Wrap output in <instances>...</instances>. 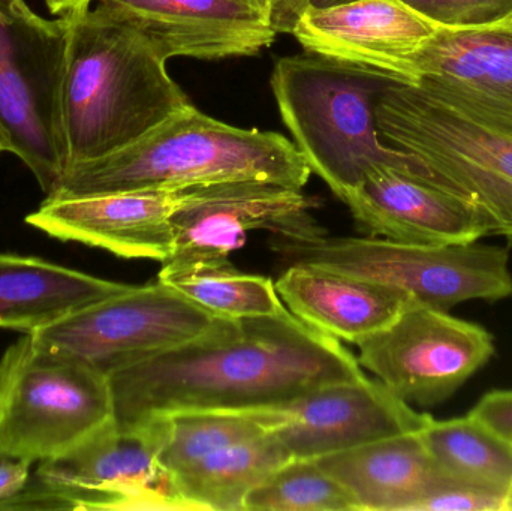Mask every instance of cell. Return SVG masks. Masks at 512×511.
<instances>
[{
	"label": "cell",
	"mask_w": 512,
	"mask_h": 511,
	"mask_svg": "<svg viewBox=\"0 0 512 511\" xmlns=\"http://www.w3.org/2000/svg\"><path fill=\"white\" fill-rule=\"evenodd\" d=\"M352 0H274L270 21L277 33H291L306 9H324Z\"/></svg>",
	"instance_id": "f546056e"
},
{
	"label": "cell",
	"mask_w": 512,
	"mask_h": 511,
	"mask_svg": "<svg viewBox=\"0 0 512 511\" xmlns=\"http://www.w3.org/2000/svg\"><path fill=\"white\" fill-rule=\"evenodd\" d=\"M414 86L512 138V29H438L415 56Z\"/></svg>",
	"instance_id": "e0dca14e"
},
{
	"label": "cell",
	"mask_w": 512,
	"mask_h": 511,
	"mask_svg": "<svg viewBox=\"0 0 512 511\" xmlns=\"http://www.w3.org/2000/svg\"><path fill=\"white\" fill-rule=\"evenodd\" d=\"M107 377L114 422L132 426L180 413L267 410L366 374L340 341L286 308L270 317H219L204 335Z\"/></svg>",
	"instance_id": "6da1fadb"
},
{
	"label": "cell",
	"mask_w": 512,
	"mask_h": 511,
	"mask_svg": "<svg viewBox=\"0 0 512 511\" xmlns=\"http://www.w3.org/2000/svg\"><path fill=\"white\" fill-rule=\"evenodd\" d=\"M387 146L417 159L438 185L477 204L512 243V138L445 107L414 84L391 81L376 102Z\"/></svg>",
	"instance_id": "52a82bcc"
},
{
	"label": "cell",
	"mask_w": 512,
	"mask_h": 511,
	"mask_svg": "<svg viewBox=\"0 0 512 511\" xmlns=\"http://www.w3.org/2000/svg\"><path fill=\"white\" fill-rule=\"evenodd\" d=\"M505 511H512V486L508 491L507 498H505Z\"/></svg>",
	"instance_id": "836d02e7"
},
{
	"label": "cell",
	"mask_w": 512,
	"mask_h": 511,
	"mask_svg": "<svg viewBox=\"0 0 512 511\" xmlns=\"http://www.w3.org/2000/svg\"><path fill=\"white\" fill-rule=\"evenodd\" d=\"M436 30L403 0H352L306 9L291 33L307 53L415 84V56Z\"/></svg>",
	"instance_id": "2e32d148"
},
{
	"label": "cell",
	"mask_w": 512,
	"mask_h": 511,
	"mask_svg": "<svg viewBox=\"0 0 512 511\" xmlns=\"http://www.w3.org/2000/svg\"><path fill=\"white\" fill-rule=\"evenodd\" d=\"M33 465L24 459L0 455V509L26 488Z\"/></svg>",
	"instance_id": "4dcf8cb0"
},
{
	"label": "cell",
	"mask_w": 512,
	"mask_h": 511,
	"mask_svg": "<svg viewBox=\"0 0 512 511\" xmlns=\"http://www.w3.org/2000/svg\"><path fill=\"white\" fill-rule=\"evenodd\" d=\"M319 204V198L303 189L274 183L198 186L195 197L173 216L174 251L162 263L158 278L200 264L230 261L251 231L300 239L327 234L312 216Z\"/></svg>",
	"instance_id": "7c38bea8"
},
{
	"label": "cell",
	"mask_w": 512,
	"mask_h": 511,
	"mask_svg": "<svg viewBox=\"0 0 512 511\" xmlns=\"http://www.w3.org/2000/svg\"><path fill=\"white\" fill-rule=\"evenodd\" d=\"M391 83L357 66L303 53L282 57L270 86L295 147L339 200L376 165H391L436 183L423 164L387 146L376 126V102Z\"/></svg>",
	"instance_id": "277c9868"
},
{
	"label": "cell",
	"mask_w": 512,
	"mask_h": 511,
	"mask_svg": "<svg viewBox=\"0 0 512 511\" xmlns=\"http://www.w3.org/2000/svg\"><path fill=\"white\" fill-rule=\"evenodd\" d=\"M167 417L110 422L65 455L38 462L26 488L0 510H180L161 465Z\"/></svg>",
	"instance_id": "ba28073f"
},
{
	"label": "cell",
	"mask_w": 512,
	"mask_h": 511,
	"mask_svg": "<svg viewBox=\"0 0 512 511\" xmlns=\"http://www.w3.org/2000/svg\"><path fill=\"white\" fill-rule=\"evenodd\" d=\"M66 15L36 14L26 0H0V125L17 156L50 194L66 171L60 101Z\"/></svg>",
	"instance_id": "9c48e42d"
},
{
	"label": "cell",
	"mask_w": 512,
	"mask_h": 511,
	"mask_svg": "<svg viewBox=\"0 0 512 511\" xmlns=\"http://www.w3.org/2000/svg\"><path fill=\"white\" fill-rule=\"evenodd\" d=\"M270 248L288 264L304 263L391 285L417 305L450 311L460 303L512 297L510 249L481 245H414L384 237L310 239L271 234Z\"/></svg>",
	"instance_id": "5b68a950"
},
{
	"label": "cell",
	"mask_w": 512,
	"mask_h": 511,
	"mask_svg": "<svg viewBox=\"0 0 512 511\" xmlns=\"http://www.w3.org/2000/svg\"><path fill=\"white\" fill-rule=\"evenodd\" d=\"M252 3H255V5H258L259 8L264 9V5H262V0H251ZM265 11V9H264Z\"/></svg>",
	"instance_id": "e575fe53"
},
{
	"label": "cell",
	"mask_w": 512,
	"mask_h": 511,
	"mask_svg": "<svg viewBox=\"0 0 512 511\" xmlns=\"http://www.w3.org/2000/svg\"><path fill=\"white\" fill-rule=\"evenodd\" d=\"M505 495L447 483L418 501L414 511H505Z\"/></svg>",
	"instance_id": "83f0119b"
},
{
	"label": "cell",
	"mask_w": 512,
	"mask_h": 511,
	"mask_svg": "<svg viewBox=\"0 0 512 511\" xmlns=\"http://www.w3.org/2000/svg\"><path fill=\"white\" fill-rule=\"evenodd\" d=\"M504 26L511 27V29H512V20H511V21H508V23H507V24H504Z\"/></svg>",
	"instance_id": "d590c367"
},
{
	"label": "cell",
	"mask_w": 512,
	"mask_h": 511,
	"mask_svg": "<svg viewBox=\"0 0 512 511\" xmlns=\"http://www.w3.org/2000/svg\"><path fill=\"white\" fill-rule=\"evenodd\" d=\"M158 281L218 317H270L286 309L271 279L240 272L231 261L189 267Z\"/></svg>",
	"instance_id": "cb8c5ba5"
},
{
	"label": "cell",
	"mask_w": 512,
	"mask_h": 511,
	"mask_svg": "<svg viewBox=\"0 0 512 511\" xmlns=\"http://www.w3.org/2000/svg\"><path fill=\"white\" fill-rule=\"evenodd\" d=\"M421 438L433 462L450 482L507 497L512 486V444L466 414L433 419Z\"/></svg>",
	"instance_id": "603a6c76"
},
{
	"label": "cell",
	"mask_w": 512,
	"mask_h": 511,
	"mask_svg": "<svg viewBox=\"0 0 512 511\" xmlns=\"http://www.w3.org/2000/svg\"><path fill=\"white\" fill-rule=\"evenodd\" d=\"M274 285L291 314L318 332L351 344L381 332L417 305L399 288L313 264H289Z\"/></svg>",
	"instance_id": "d6986e66"
},
{
	"label": "cell",
	"mask_w": 512,
	"mask_h": 511,
	"mask_svg": "<svg viewBox=\"0 0 512 511\" xmlns=\"http://www.w3.org/2000/svg\"><path fill=\"white\" fill-rule=\"evenodd\" d=\"M358 230L414 245H469L493 234L489 216L468 198L418 174L376 165L342 198Z\"/></svg>",
	"instance_id": "5bb4252c"
},
{
	"label": "cell",
	"mask_w": 512,
	"mask_h": 511,
	"mask_svg": "<svg viewBox=\"0 0 512 511\" xmlns=\"http://www.w3.org/2000/svg\"><path fill=\"white\" fill-rule=\"evenodd\" d=\"M358 511L354 498L315 459H291L265 477L243 511Z\"/></svg>",
	"instance_id": "484cf974"
},
{
	"label": "cell",
	"mask_w": 512,
	"mask_h": 511,
	"mask_svg": "<svg viewBox=\"0 0 512 511\" xmlns=\"http://www.w3.org/2000/svg\"><path fill=\"white\" fill-rule=\"evenodd\" d=\"M0 153H9V141L5 131H3L2 125H0Z\"/></svg>",
	"instance_id": "d6a6232c"
},
{
	"label": "cell",
	"mask_w": 512,
	"mask_h": 511,
	"mask_svg": "<svg viewBox=\"0 0 512 511\" xmlns=\"http://www.w3.org/2000/svg\"><path fill=\"white\" fill-rule=\"evenodd\" d=\"M309 165L277 132L243 129L186 105L134 143L66 168L47 198L264 182L304 189Z\"/></svg>",
	"instance_id": "3957f363"
},
{
	"label": "cell",
	"mask_w": 512,
	"mask_h": 511,
	"mask_svg": "<svg viewBox=\"0 0 512 511\" xmlns=\"http://www.w3.org/2000/svg\"><path fill=\"white\" fill-rule=\"evenodd\" d=\"M357 504L358 511H414L418 501L450 480L417 434L397 435L315 459Z\"/></svg>",
	"instance_id": "ffe728a7"
},
{
	"label": "cell",
	"mask_w": 512,
	"mask_h": 511,
	"mask_svg": "<svg viewBox=\"0 0 512 511\" xmlns=\"http://www.w3.org/2000/svg\"><path fill=\"white\" fill-rule=\"evenodd\" d=\"M218 315L162 281L129 287L35 333L36 344L89 363L108 375L212 329Z\"/></svg>",
	"instance_id": "30bf717a"
},
{
	"label": "cell",
	"mask_w": 512,
	"mask_h": 511,
	"mask_svg": "<svg viewBox=\"0 0 512 511\" xmlns=\"http://www.w3.org/2000/svg\"><path fill=\"white\" fill-rule=\"evenodd\" d=\"M198 186L47 198L26 222L63 242H78L123 258L165 263L174 251L173 216Z\"/></svg>",
	"instance_id": "9a60e30c"
},
{
	"label": "cell",
	"mask_w": 512,
	"mask_h": 511,
	"mask_svg": "<svg viewBox=\"0 0 512 511\" xmlns=\"http://www.w3.org/2000/svg\"><path fill=\"white\" fill-rule=\"evenodd\" d=\"M168 434L161 465L168 476L209 453L265 434L254 411H200L168 416Z\"/></svg>",
	"instance_id": "d4e9b609"
},
{
	"label": "cell",
	"mask_w": 512,
	"mask_h": 511,
	"mask_svg": "<svg viewBox=\"0 0 512 511\" xmlns=\"http://www.w3.org/2000/svg\"><path fill=\"white\" fill-rule=\"evenodd\" d=\"M436 29L475 30L512 20V0H403Z\"/></svg>",
	"instance_id": "4316f807"
},
{
	"label": "cell",
	"mask_w": 512,
	"mask_h": 511,
	"mask_svg": "<svg viewBox=\"0 0 512 511\" xmlns=\"http://www.w3.org/2000/svg\"><path fill=\"white\" fill-rule=\"evenodd\" d=\"M141 33L167 60L248 57L270 47L277 32L251 0H95Z\"/></svg>",
	"instance_id": "ac0fdd59"
},
{
	"label": "cell",
	"mask_w": 512,
	"mask_h": 511,
	"mask_svg": "<svg viewBox=\"0 0 512 511\" xmlns=\"http://www.w3.org/2000/svg\"><path fill=\"white\" fill-rule=\"evenodd\" d=\"M288 461L291 456L267 431L176 471L171 486L188 511H243L256 486Z\"/></svg>",
	"instance_id": "7402d4cb"
},
{
	"label": "cell",
	"mask_w": 512,
	"mask_h": 511,
	"mask_svg": "<svg viewBox=\"0 0 512 511\" xmlns=\"http://www.w3.org/2000/svg\"><path fill=\"white\" fill-rule=\"evenodd\" d=\"M469 414L512 444V389L486 393Z\"/></svg>",
	"instance_id": "f1b7e54d"
},
{
	"label": "cell",
	"mask_w": 512,
	"mask_h": 511,
	"mask_svg": "<svg viewBox=\"0 0 512 511\" xmlns=\"http://www.w3.org/2000/svg\"><path fill=\"white\" fill-rule=\"evenodd\" d=\"M114 420L108 377L29 333L0 360V455L38 464Z\"/></svg>",
	"instance_id": "8992f818"
},
{
	"label": "cell",
	"mask_w": 512,
	"mask_h": 511,
	"mask_svg": "<svg viewBox=\"0 0 512 511\" xmlns=\"http://www.w3.org/2000/svg\"><path fill=\"white\" fill-rule=\"evenodd\" d=\"M358 363L409 405L453 398L495 356V338L448 311L412 305L357 344Z\"/></svg>",
	"instance_id": "8fae6325"
},
{
	"label": "cell",
	"mask_w": 512,
	"mask_h": 511,
	"mask_svg": "<svg viewBox=\"0 0 512 511\" xmlns=\"http://www.w3.org/2000/svg\"><path fill=\"white\" fill-rule=\"evenodd\" d=\"M129 287L42 258L0 254V327L35 333Z\"/></svg>",
	"instance_id": "44dd1931"
},
{
	"label": "cell",
	"mask_w": 512,
	"mask_h": 511,
	"mask_svg": "<svg viewBox=\"0 0 512 511\" xmlns=\"http://www.w3.org/2000/svg\"><path fill=\"white\" fill-rule=\"evenodd\" d=\"M291 459H318L397 435L417 434L432 422L381 381H340L288 404L254 411Z\"/></svg>",
	"instance_id": "4fadbf2b"
},
{
	"label": "cell",
	"mask_w": 512,
	"mask_h": 511,
	"mask_svg": "<svg viewBox=\"0 0 512 511\" xmlns=\"http://www.w3.org/2000/svg\"><path fill=\"white\" fill-rule=\"evenodd\" d=\"M62 119L66 168L116 152L191 104L134 27L92 5L69 12Z\"/></svg>",
	"instance_id": "7a4b0ae2"
},
{
	"label": "cell",
	"mask_w": 512,
	"mask_h": 511,
	"mask_svg": "<svg viewBox=\"0 0 512 511\" xmlns=\"http://www.w3.org/2000/svg\"><path fill=\"white\" fill-rule=\"evenodd\" d=\"M45 5L50 9L51 14L65 15L78 9L87 8L95 0H44Z\"/></svg>",
	"instance_id": "1f68e13d"
}]
</instances>
